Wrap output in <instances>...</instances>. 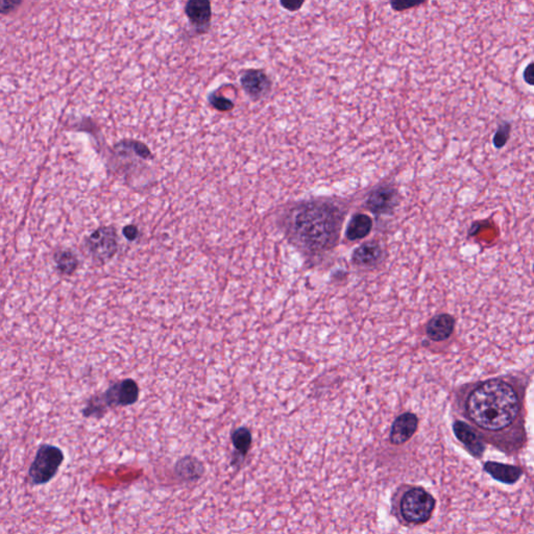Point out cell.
Segmentation results:
<instances>
[{"label": "cell", "instance_id": "cell-1", "mask_svg": "<svg viewBox=\"0 0 534 534\" xmlns=\"http://www.w3.org/2000/svg\"><path fill=\"white\" fill-rule=\"evenodd\" d=\"M468 421L485 433H501L517 423L523 399L517 386L505 379L477 383L466 393L464 405Z\"/></svg>", "mask_w": 534, "mask_h": 534}, {"label": "cell", "instance_id": "cell-2", "mask_svg": "<svg viewBox=\"0 0 534 534\" xmlns=\"http://www.w3.org/2000/svg\"><path fill=\"white\" fill-rule=\"evenodd\" d=\"M344 221L342 208L331 201H307L293 208L286 218L289 237L303 250L322 253L335 246Z\"/></svg>", "mask_w": 534, "mask_h": 534}, {"label": "cell", "instance_id": "cell-3", "mask_svg": "<svg viewBox=\"0 0 534 534\" xmlns=\"http://www.w3.org/2000/svg\"><path fill=\"white\" fill-rule=\"evenodd\" d=\"M434 508L435 499L422 487H411L399 499V515L407 524L426 523L432 517Z\"/></svg>", "mask_w": 534, "mask_h": 534}, {"label": "cell", "instance_id": "cell-4", "mask_svg": "<svg viewBox=\"0 0 534 534\" xmlns=\"http://www.w3.org/2000/svg\"><path fill=\"white\" fill-rule=\"evenodd\" d=\"M64 460L63 452L50 444H43L37 452L30 468V477L34 484H46L52 480Z\"/></svg>", "mask_w": 534, "mask_h": 534}, {"label": "cell", "instance_id": "cell-5", "mask_svg": "<svg viewBox=\"0 0 534 534\" xmlns=\"http://www.w3.org/2000/svg\"><path fill=\"white\" fill-rule=\"evenodd\" d=\"M399 203V195L397 188L385 184L376 187L366 197V207L375 215L393 213Z\"/></svg>", "mask_w": 534, "mask_h": 534}, {"label": "cell", "instance_id": "cell-6", "mask_svg": "<svg viewBox=\"0 0 534 534\" xmlns=\"http://www.w3.org/2000/svg\"><path fill=\"white\" fill-rule=\"evenodd\" d=\"M87 248L95 258L106 261L117 250V235L112 227L99 228L87 240Z\"/></svg>", "mask_w": 534, "mask_h": 534}, {"label": "cell", "instance_id": "cell-7", "mask_svg": "<svg viewBox=\"0 0 534 534\" xmlns=\"http://www.w3.org/2000/svg\"><path fill=\"white\" fill-rule=\"evenodd\" d=\"M419 419L415 413H405L397 417L391 426L389 439L395 446L408 442L417 430Z\"/></svg>", "mask_w": 534, "mask_h": 534}, {"label": "cell", "instance_id": "cell-8", "mask_svg": "<svg viewBox=\"0 0 534 534\" xmlns=\"http://www.w3.org/2000/svg\"><path fill=\"white\" fill-rule=\"evenodd\" d=\"M139 389L137 383L132 380H124L114 385L103 395V401L109 405L134 404L137 401Z\"/></svg>", "mask_w": 534, "mask_h": 534}, {"label": "cell", "instance_id": "cell-9", "mask_svg": "<svg viewBox=\"0 0 534 534\" xmlns=\"http://www.w3.org/2000/svg\"><path fill=\"white\" fill-rule=\"evenodd\" d=\"M241 86L252 99H259L270 92L272 81L262 70L250 69L242 75Z\"/></svg>", "mask_w": 534, "mask_h": 534}, {"label": "cell", "instance_id": "cell-10", "mask_svg": "<svg viewBox=\"0 0 534 534\" xmlns=\"http://www.w3.org/2000/svg\"><path fill=\"white\" fill-rule=\"evenodd\" d=\"M456 321L448 313L435 315L426 326V334L432 342H440L451 337Z\"/></svg>", "mask_w": 534, "mask_h": 534}, {"label": "cell", "instance_id": "cell-11", "mask_svg": "<svg viewBox=\"0 0 534 534\" xmlns=\"http://www.w3.org/2000/svg\"><path fill=\"white\" fill-rule=\"evenodd\" d=\"M383 256V250L379 242L372 240L362 244L353 253L352 261L358 266H374Z\"/></svg>", "mask_w": 534, "mask_h": 534}, {"label": "cell", "instance_id": "cell-12", "mask_svg": "<svg viewBox=\"0 0 534 534\" xmlns=\"http://www.w3.org/2000/svg\"><path fill=\"white\" fill-rule=\"evenodd\" d=\"M454 433L456 437L466 446V449L474 456L480 457L484 451V446L479 438L478 434L475 432L470 426L466 425L464 422H456L453 426Z\"/></svg>", "mask_w": 534, "mask_h": 534}, {"label": "cell", "instance_id": "cell-13", "mask_svg": "<svg viewBox=\"0 0 534 534\" xmlns=\"http://www.w3.org/2000/svg\"><path fill=\"white\" fill-rule=\"evenodd\" d=\"M185 13L195 26H207L211 20V3L207 0H190L186 3Z\"/></svg>", "mask_w": 534, "mask_h": 534}, {"label": "cell", "instance_id": "cell-14", "mask_svg": "<svg viewBox=\"0 0 534 534\" xmlns=\"http://www.w3.org/2000/svg\"><path fill=\"white\" fill-rule=\"evenodd\" d=\"M484 470L489 475H492L493 478L506 483V484H513V483L517 482L523 474V471L517 466L492 462H486L484 464Z\"/></svg>", "mask_w": 534, "mask_h": 534}, {"label": "cell", "instance_id": "cell-15", "mask_svg": "<svg viewBox=\"0 0 534 534\" xmlns=\"http://www.w3.org/2000/svg\"><path fill=\"white\" fill-rule=\"evenodd\" d=\"M372 229L373 219L370 216L362 213L355 214L346 227V236L350 241H356L366 237Z\"/></svg>", "mask_w": 534, "mask_h": 534}, {"label": "cell", "instance_id": "cell-16", "mask_svg": "<svg viewBox=\"0 0 534 534\" xmlns=\"http://www.w3.org/2000/svg\"><path fill=\"white\" fill-rule=\"evenodd\" d=\"M204 466L193 457H184L177 462L175 473L184 480H195L204 474Z\"/></svg>", "mask_w": 534, "mask_h": 534}, {"label": "cell", "instance_id": "cell-17", "mask_svg": "<svg viewBox=\"0 0 534 534\" xmlns=\"http://www.w3.org/2000/svg\"><path fill=\"white\" fill-rule=\"evenodd\" d=\"M232 442L234 447L242 455H246L252 444V434L246 428H239L232 434Z\"/></svg>", "mask_w": 534, "mask_h": 534}, {"label": "cell", "instance_id": "cell-18", "mask_svg": "<svg viewBox=\"0 0 534 534\" xmlns=\"http://www.w3.org/2000/svg\"><path fill=\"white\" fill-rule=\"evenodd\" d=\"M55 260H56L59 270L64 274H71V273L75 272L77 266V257L69 250L58 253Z\"/></svg>", "mask_w": 534, "mask_h": 534}, {"label": "cell", "instance_id": "cell-19", "mask_svg": "<svg viewBox=\"0 0 534 534\" xmlns=\"http://www.w3.org/2000/svg\"><path fill=\"white\" fill-rule=\"evenodd\" d=\"M511 126L509 122H502L497 128L493 138V144L496 148H502L506 146L511 137Z\"/></svg>", "mask_w": 534, "mask_h": 534}, {"label": "cell", "instance_id": "cell-20", "mask_svg": "<svg viewBox=\"0 0 534 534\" xmlns=\"http://www.w3.org/2000/svg\"><path fill=\"white\" fill-rule=\"evenodd\" d=\"M210 103L213 106L215 109L219 110V111H230L233 109L234 103H232L230 99H226V97H220V95H212L209 97Z\"/></svg>", "mask_w": 534, "mask_h": 534}, {"label": "cell", "instance_id": "cell-21", "mask_svg": "<svg viewBox=\"0 0 534 534\" xmlns=\"http://www.w3.org/2000/svg\"><path fill=\"white\" fill-rule=\"evenodd\" d=\"M20 5H21V1H16V0H0V13H11Z\"/></svg>", "mask_w": 534, "mask_h": 534}, {"label": "cell", "instance_id": "cell-22", "mask_svg": "<svg viewBox=\"0 0 534 534\" xmlns=\"http://www.w3.org/2000/svg\"><path fill=\"white\" fill-rule=\"evenodd\" d=\"M423 1H421V3H417V1H415V3H411V1H393V3H390V6L395 11L401 12L405 11L407 9H411V8L417 7V6L423 5Z\"/></svg>", "mask_w": 534, "mask_h": 534}, {"label": "cell", "instance_id": "cell-23", "mask_svg": "<svg viewBox=\"0 0 534 534\" xmlns=\"http://www.w3.org/2000/svg\"><path fill=\"white\" fill-rule=\"evenodd\" d=\"M534 65L533 63H530L529 65H528L527 67H526L525 70H524L523 72V79L524 81H526V83H528L529 86L533 85L534 83Z\"/></svg>", "mask_w": 534, "mask_h": 534}, {"label": "cell", "instance_id": "cell-24", "mask_svg": "<svg viewBox=\"0 0 534 534\" xmlns=\"http://www.w3.org/2000/svg\"><path fill=\"white\" fill-rule=\"evenodd\" d=\"M123 235L128 240H135L138 236V229L135 226H128L123 229Z\"/></svg>", "mask_w": 534, "mask_h": 534}, {"label": "cell", "instance_id": "cell-25", "mask_svg": "<svg viewBox=\"0 0 534 534\" xmlns=\"http://www.w3.org/2000/svg\"><path fill=\"white\" fill-rule=\"evenodd\" d=\"M281 5L285 8V9L289 10V11H297L301 6L304 5L303 1H288V3H284L282 1Z\"/></svg>", "mask_w": 534, "mask_h": 534}]
</instances>
